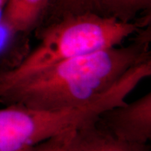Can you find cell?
Instances as JSON below:
<instances>
[{"label": "cell", "instance_id": "obj_6", "mask_svg": "<svg viewBox=\"0 0 151 151\" xmlns=\"http://www.w3.org/2000/svg\"><path fill=\"white\" fill-rule=\"evenodd\" d=\"M151 0H97V12L124 22H132L139 12L150 9Z\"/></svg>", "mask_w": 151, "mask_h": 151}, {"label": "cell", "instance_id": "obj_4", "mask_svg": "<svg viewBox=\"0 0 151 151\" xmlns=\"http://www.w3.org/2000/svg\"><path fill=\"white\" fill-rule=\"evenodd\" d=\"M71 151H151V147L148 143L120 140L100 127L96 120L74 130Z\"/></svg>", "mask_w": 151, "mask_h": 151}, {"label": "cell", "instance_id": "obj_3", "mask_svg": "<svg viewBox=\"0 0 151 151\" xmlns=\"http://www.w3.org/2000/svg\"><path fill=\"white\" fill-rule=\"evenodd\" d=\"M97 123L113 137L136 143L151 140V92L103 111Z\"/></svg>", "mask_w": 151, "mask_h": 151}, {"label": "cell", "instance_id": "obj_5", "mask_svg": "<svg viewBox=\"0 0 151 151\" xmlns=\"http://www.w3.org/2000/svg\"><path fill=\"white\" fill-rule=\"evenodd\" d=\"M52 0H8L0 27L15 35L27 33L37 27L50 7Z\"/></svg>", "mask_w": 151, "mask_h": 151}, {"label": "cell", "instance_id": "obj_2", "mask_svg": "<svg viewBox=\"0 0 151 151\" xmlns=\"http://www.w3.org/2000/svg\"><path fill=\"white\" fill-rule=\"evenodd\" d=\"M150 16L124 22L94 12L68 15L41 30L39 43L25 58L0 72V91L64 60L118 46L148 25Z\"/></svg>", "mask_w": 151, "mask_h": 151}, {"label": "cell", "instance_id": "obj_7", "mask_svg": "<svg viewBox=\"0 0 151 151\" xmlns=\"http://www.w3.org/2000/svg\"><path fill=\"white\" fill-rule=\"evenodd\" d=\"M76 129L67 130L49 138L26 151H71V138Z\"/></svg>", "mask_w": 151, "mask_h": 151}, {"label": "cell", "instance_id": "obj_1", "mask_svg": "<svg viewBox=\"0 0 151 151\" xmlns=\"http://www.w3.org/2000/svg\"><path fill=\"white\" fill-rule=\"evenodd\" d=\"M130 44L70 58L0 91V103L45 111L78 108L106 94L134 67L151 59L150 28Z\"/></svg>", "mask_w": 151, "mask_h": 151}, {"label": "cell", "instance_id": "obj_8", "mask_svg": "<svg viewBox=\"0 0 151 151\" xmlns=\"http://www.w3.org/2000/svg\"><path fill=\"white\" fill-rule=\"evenodd\" d=\"M7 1L8 0H0V22H1V16H2L4 9L5 8V6L6 4Z\"/></svg>", "mask_w": 151, "mask_h": 151}, {"label": "cell", "instance_id": "obj_9", "mask_svg": "<svg viewBox=\"0 0 151 151\" xmlns=\"http://www.w3.org/2000/svg\"><path fill=\"white\" fill-rule=\"evenodd\" d=\"M55 1V0H52V1H51V4H50V5H51V4H52V2H53V1Z\"/></svg>", "mask_w": 151, "mask_h": 151}]
</instances>
